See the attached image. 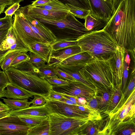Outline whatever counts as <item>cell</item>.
I'll use <instances>...</instances> for the list:
<instances>
[{
    "mask_svg": "<svg viewBox=\"0 0 135 135\" xmlns=\"http://www.w3.org/2000/svg\"><path fill=\"white\" fill-rule=\"evenodd\" d=\"M124 0H113V13L115 12L121 3Z\"/></svg>",
    "mask_w": 135,
    "mask_h": 135,
    "instance_id": "cell-54",
    "label": "cell"
},
{
    "mask_svg": "<svg viewBox=\"0 0 135 135\" xmlns=\"http://www.w3.org/2000/svg\"><path fill=\"white\" fill-rule=\"evenodd\" d=\"M81 52L80 47L78 45L56 51L51 50L47 64L55 67L65 59Z\"/></svg>",
    "mask_w": 135,
    "mask_h": 135,
    "instance_id": "cell-15",
    "label": "cell"
},
{
    "mask_svg": "<svg viewBox=\"0 0 135 135\" xmlns=\"http://www.w3.org/2000/svg\"><path fill=\"white\" fill-rule=\"evenodd\" d=\"M126 50L119 46L111 60L114 71L115 84L122 85Z\"/></svg>",
    "mask_w": 135,
    "mask_h": 135,
    "instance_id": "cell-17",
    "label": "cell"
},
{
    "mask_svg": "<svg viewBox=\"0 0 135 135\" xmlns=\"http://www.w3.org/2000/svg\"><path fill=\"white\" fill-rule=\"evenodd\" d=\"M11 83L4 71L0 73V88L4 89Z\"/></svg>",
    "mask_w": 135,
    "mask_h": 135,
    "instance_id": "cell-45",
    "label": "cell"
},
{
    "mask_svg": "<svg viewBox=\"0 0 135 135\" xmlns=\"http://www.w3.org/2000/svg\"><path fill=\"white\" fill-rule=\"evenodd\" d=\"M121 85L115 84L112 88V94L106 110L104 112L110 115L117 107L122 96Z\"/></svg>",
    "mask_w": 135,
    "mask_h": 135,
    "instance_id": "cell-23",
    "label": "cell"
},
{
    "mask_svg": "<svg viewBox=\"0 0 135 135\" xmlns=\"http://www.w3.org/2000/svg\"><path fill=\"white\" fill-rule=\"evenodd\" d=\"M50 44L41 42H33L30 45V52L44 59L47 62L51 51Z\"/></svg>",
    "mask_w": 135,
    "mask_h": 135,
    "instance_id": "cell-21",
    "label": "cell"
},
{
    "mask_svg": "<svg viewBox=\"0 0 135 135\" xmlns=\"http://www.w3.org/2000/svg\"><path fill=\"white\" fill-rule=\"evenodd\" d=\"M49 123L48 117L39 124L31 128L27 135H49Z\"/></svg>",
    "mask_w": 135,
    "mask_h": 135,
    "instance_id": "cell-27",
    "label": "cell"
},
{
    "mask_svg": "<svg viewBox=\"0 0 135 135\" xmlns=\"http://www.w3.org/2000/svg\"><path fill=\"white\" fill-rule=\"evenodd\" d=\"M79 72L85 80L95 87L97 94L111 89L115 85L111 60L93 59L85 65Z\"/></svg>",
    "mask_w": 135,
    "mask_h": 135,
    "instance_id": "cell-3",
    "label": "cell"
},
{
    "mask_svg": "<svg viewBox=\"0 0 135 135\" xmlns=\"http://www.w3.org/2000/svg\"><path fill=\"white\" fill-rule=\"evenodd\" d=\"M5 104L11 110L24 109L30 106L31 102L28 101V99H6L3 98Z\"/></svg>",
    "mask_w": 135,
    "mask_h": 135,
    "instance_id": "cell-28",
    "label": "cell"
},
{
    "mask_svg": "<svg viewBox=\"0 0 135 135\" xmlns=\"http://www.w3.org/2000/svg\"><path fill=\"white\" fill-rule=\"evenodd\" d=\"M20 6L19 3H15L11 5L4 12L6 16L12 17L13 15L19 8Z\"/></svg>",
    "mask_w": 135,
    "mask_h": 135,
    "instance_id": "cell-46",
    "label": "cell"
},
{
    "mask_svg": "<svg viewBox=\"0 0 135 135\" xmlns=\"http://www.w3.org/2000/svg\"><path fill=\"white\" fill-rule=\"evenodd\" d=\"M13 3V4L16 3H19L23 1L24 0H10Z\"/></svg>",
    "mask_w": 135,
    "mask_h": 135,
    "instance_id": "cell-61",
    "label": "cell"
},
{
    "mask_svg": "<svg viewBox=\"0 0 135 135\" xmlns=\"http://www.w3.org/2000/svg\"><path fill=\"white\" fill-rule=\"evenodd\" d=\"M66 85H52L55 91L62 94L75 97H83L87 101L96 96L97 92L85 84L77 81H68Z\"/></svg>",
    "mask_w": 135,
    "mask_h": 135,
    "instance_id": "cell-9",
    "label": "cell"
},
{
    "mask_svg": "<svg viewBox=\"0 0 135 135\" xmlns=\"http://www.w3.org/2000/svg\"><path fill=\"white\" fill-rule=\"evenodd\" d=\"M93 59L88 53L83 51L70 56L57 65L69 66L85 65Z\"/></svg>",
    "mask_w": 135,
    "mask_h": 135,
    "instance_id": "cell-19",
    "label": "cell"
},
{
    "mask_svg": "<svg viewBox=\"0 0 135 135\" xmlns=\"http://www.w3.org/2000/svg\"><path fill=\"white\" fill-rule=\"evenodd\" d=\"M90 8V14L96 19L107 21L113 13V0H88Z\"/></svg>",
    "mask_w": 135,
    "mask_h": 135,
    "instance_id": "cell-12",
    "label": "cell"
},
{
    "mask_svg": "<svg viewBox=\"0 0 135 135\" xmlns=\"http://www.w3.org/2000/svg\"><path fill=\"white\" fill-rule=\"evenodd\" d=\"M49 135H80L86 124L92 120L88 117H69L52 113L48 116Z\"/></svg>",
    "mask_w": 135,
    "mask_h": 135,
    "instance_id": "cell-7",
    "label": "cell"
},
{
    "mask_svg": "<svg viewBox=\"0 0 135 135\" xmlns=\"http://www.w3.org/2000/svg\"><path fill=\"white\" fill-rule=\"evenodd\" d=\"M112 92V88L96 94V98L100 112L104 113L106 110L110 99Z\"/></svg>",
    "mask_w": 135,
    "mask_h": 135,
    "instance_id": "cell-26",
    "label": "cell"
},
{
    "mask_svg": "<svg viewBox=\"0 0 135 135\" xmlns=\"http://www.w3.org/2000/svg\"><path fill=\"white\" fill-rule=\"evenodd\" d=\"M34 98L30 102L33 106H40L45 105L46 100L45 97L37 95H33Z\"/></svg>",
    "mask_w": 135,
    "mask_h": 135,
    "instance_id": "cell-43",
    "label": "cell"
},
{
    "mask_svg": "<svg viewBox=\"0 0 135 135\" xmlns=\"http://www.w3.org/2000/svg\"><path fill=\"white\" fill-rule=\"evenodd\" d=\"M57 100L63 102V103H64L68 104L74 105L73 103L70 100L64 97L61 99Z\"/></svg>",
    "mask_w": 135,
    "mask_h": 135,
    "instance_id": "cell-57",
    "label": "cell"
},
{
    "mask_svg": "<svg viewBox=\"0 0 135 135\" xmlns=\"http://www.w3.org/2000/svg\"><path fill=\"white\" fill-rule=\"evenodd\" d=\"M45 79L51 85L61 86L68 84V80L58 78H48Z\"/></svg>",
    "mask_w": 135,
    "mask_h": 135,
    "instance_id": "cell-42",
    "label": "cell"
},
{
    "mask_svg": "<svg viewBox=\"0 0 135 135\" xmlns=\"http://www.w3.org/2000/svg\"><path fill=\"white\" fill-rule=\"evenodd\" d=\"M78 101L80 105H87V102L85 99L83 97H78Z\"/></svg>",
    "mask_w": 135,
    "mask_h": 135,
    "instance_id": "cell-56",
    "label": "cell"
},
{
    "mask_svg": "<svg viewBox=\"0 0 135 135\" xmlns=\"http://www.w3.org/2000/svg\"><path fill=\"white\" fill-rule=\"evenodd\" d=\"M14 15L12 29L16 41L15 51L25 53L30 51V45L33 42L49 44L32 30L18 9Z\"/></svg>",
    "mask_w": 135,
    "mask_h": 135,
    "instance_id": "cell-6",
    "label": "cell"
},
{
    "mask_svg": "<svg viewBox=\"0 0 135 135\" xmlns=\"http://www.w3.org/2000/svg\"><path fill=\"white\" fill-rule=\"evenodd\" d=\"M12 27L9 30L7 37L0 46V50L1 51L10 49L11 47L16 43V39L12 31Z\"/></svg>",
    "mask_w": 135,
    "mask_h": 135,
    "instance_id": "cell-36",
    "label": "cell"
},
{
    "mask_svg": "<svg viewBox=\"0 0 135 135\" xmlns=\"http://www.w3.org/2000/svg\"><path fill=\"white\" fill-rule=\"evenodd\" d=\"M28 55L26 53L21 52L13 60L10 67L15 68L21 63L28 60Z\"/></svg>",
    "mask_w": 135,
    "mask_h": 135,
    "instance_id": "cell-41",
    "label": "cell"
},
{
    "mask_svg": "<svg viewBox=\"0 0 135 135\" xmlns=\"http://www.w3.org/2000/svg\"><path fill=\"white\" fill-rule=\"evenodd\" d=\"M76 41L81 52H86L94 59L100 60H111L119 46L103 29L84 35Z\"/></svg>",
    "mask_w": 135,
    "mask_h": 135,
    "instance_id": "cell-2",
    "label": "cell"
},
{
    "mask_svg": "<svg viewBox=\"0 0 135 135\" xmlns=\"http://www.w3.org/2000/svg\"><path fill=\"white\" fill-rule=\"evenodd\" d=\"M10 29L0 30V46L2 42L7 37Z\"/></svg>",
    "mask_w": 135,
    "mask_h": 135,
    "instance_id": "cell-50",
    "label": "cell"
},
{
    "mask_svg": "<svg viewBox=\"0 0 135 135\" xmlns=\"http://www.w3.org/2000/svg\"><path fill=\"white\" fill-rule=\"evenodd\" d=\"M62 94L64 97L70 100L73 103L74 105H80L78 101V97L64 94Z\"/></svg>",
    "mask_w": 135,
    "mask_h": 135,
    "instance_id": "cell-51",
    "label": "cell"
},
{
    "mask_svg": "<svg viewBox=\"0 0 135 135\" xmlns=\"http://www.w3.org/2000/svg\"><path fill=\"white\" fill-rule=\"evenodd\" d=\"M65 4L69 9V13L77 18L85 19L90 13V10L80 8L68 4Z\"/></svg>",
    "mask_w": 135,
    "mask_h": 135,
    "instance_id": "cell-35",
    "label": "cell"
},
{
    "mask_svg": "<svg viewBox=\"0 0 135 135\" xmlns=\"http://www.w3.org/2000/svg\"><path fill=\"white\" fill-rule=\"evenodd\" d=\"M100 120H89L85 124L84 128L81 132L80 135L100 134L101 129Z\"/></svg>",
    "mask_w": 135,
    "mask_h": 135,
    "instance_id": "cell-25",
    "label": "cell"
},
{
    "mask_svg": "<svg viewBox=\"0 0 135 135\" xmlns=\"http://www.w3.org/2000/svg\"><path fill=\"white\" fill-rule=\"evenodd\" d=\"M29 16L37 20L50 30L56 37L57 41L76 40L84 35L91 32L85 28L84 23L79 21L70 13L64 18L59 20H50L37 15Z\"/></svg>",
    "mask_w": 135,
    "mask_h": 135,
    "instance_id": "cell-4",
    "label": "cell"
},
{
    "mask_svg": "<svg viewBox=\"0 0 135 135\" xmlns=\"http://www.w3.org/2000/svg\"><path fill=\"white\" fill-rule=\"evenodd\" d=\"M6 7L5 6L0 5V15L3 12Z\"/></svg>",
    "mask_w": 135,
    "mask_h": 135,
    "instance_id": "cell-59",
    "label": "cell"
},
{
    "mask_svg": "<svg viewBox=\"0 0 135 135\" xmlns=\"http://www.w3.org/2000/svg\"><path fill=\"white\" fill-rule=\"evenodd\" d=\"M18 9L27 15H37L51 20L63 19L69 13L66 11H50L35 7H32L29 5L21 7Z\"/></svg>",
    "mask_w": 135,
    "mask_h": 135,
    "instance_id": "cell-13",
    "label": "cell"
},
{
    "mask_svg": "<svg viewBox=\"0 0 135 135\" xmlns=\"http://www.w3.org/2000/svg\"><path fill=\"white\" fill-rule=\"evenodd\" d=\"M10 83L26 90L34 95L46 98L52 89V85L35 71H23L10 67L4 71Z\"/></svg>",
    "mask_w": 135,
    "mask_h": 135,
    "instance_id": "cell-5",
    "label": "cell"
},
{
    "mask_svg": "<svg viewBox=\"0 0 135 135\" xmlns=\"http://www.w3.org/2000/svg\"><path fill=\"white\" fill-rule=\"evenodd\" d=\"M4 90L3 97L7 99L20 100L28 99L34 95L30 92L22 88L14 86L11 84Z\"/></svg>",
    "mask_w": 135,
    "mask_h": 135,
    "instance_id": "cell-18",
    "label": "cell"
},
{
    "mask_svg": "<svg viewBox=\"0 0 135 135\" xmlns=\"http://www.w3.org/2000/svg\"><path fill=\"white\" fill-rule=\"evenodd\" d=\"M85 65H80L69 66H64L57 65L56 66L69 74L76 81L81 82L93 89L97 93V91L95 87L85 80L79 72L80 70Z\"/></svg>",
    "mask_w": 135,
    "mask_h": 135,
    "instance_id": "cell-20",
    "label": "cell"
},
{
    "mask_svg": "<svg viewBox=\"0 0 135 135\" xmlns=\"http://www.w3.org/2000/svg\"><path fill=\"white\" fill-rule=\"evenodd\" d=\"M53 0H36L32 2V3L30 4V6L32 7H36L37 6L44 5L47 4Z\"/></svg>",
    "mask_w": 135,
    "mask_h": 135,
    "instance_id": "cell-49",
    "label": "cell"
},
{
    "mask_svg": "<svg viewBox=\"0 0 135 135\" xmlns=\"http://www.w3.org/2000/svg\"><path fill=\"white\" fill-rule=\"evenodd\" d=\"M21 52L13 51L8 54L0 64V67L3 71H5L10 67V65L16 57Z\"/></svg>",
    "mask_w": 135,
    "mask_h": 135,
    "instance_id": "cell-38",
    "label": "cell"
},
{
    "mask_svg": "<svg viewBox=\"0 0 135 135\" xmlns=\"http://www.w3.org/2000/svg\"><path fill=\"white\" fill-rule=\"evenodd\" d=\"M2 71H1V69L0 68V73H1Z\"/></svg>",
    "mask_w": 135,
    "mask_h": 135,
    "instance_id": "cell-62",
    "label": "cell"
},
{
    "mask_svg": "<svg viewBox=\"0 0 135 135\" xmlns=\"http://www.w3.org/2000/svg\"><path fill=\"white\" fill-rule=\"evenodd\" d=\"M13 4L12 2L10 0H0V5L7 6L11 5Z\"/></svg>",
    "mask_w": 135,
    "mask_h": 135,
    "instance_id": "cell-55",
    "label": "cell"
},
{
    "mask_svg": "<svg viewBox=\"0 0 135 135\" xmlns=\"http://www.w3.org/2000/svg\"><path fill=\"white\" fill-rule=\"evenodd\" d=\"M135 119L122 122L118 124L110 135H135Z\"/></svg>",
    "mask_w": 135,
    "mask_h": 135,
    "instance_id": "cell-22",
    "label": "cell"
},
{
    "mask_svg": "<svg viewBox=\"0 0 135 135\" xmlns=\"http://www.w3.org/2000/svg\"><path fill=\"white\" fill-rule=\"evenodd\" d=\"M28 61L35 67L39 69L44 66L46 62V61L31 52L30 51L28 55Z\"/></svg>",
    "mask_w": 135,
    "mask_h": 135,
    "instance_id": "cell-39",
    "label": "cell"
},
{
    "mask_svg": "<svg viewBox=\"0 0 135 135\" xmlns=\"http://www.w3.org/2000/svg\"><path fill=\"white\" fill-rule=\"evenodd\" d=\"M38 75L45 79L48 78H58L54 67L48 64L38 69Z\"/></svg>",
    "mask_w": 135,
    "mask_h": 135,
    "instance_id": "cell-32",
    "label": "cell"
},
{
    "mask_svg": "<svg viewBox=\"0 0 135 135\" xmlns=\"http://www.w3.org/2000/svg\"><path fill=\"white\" fill-rule=\"evenodd\" d=\"M135 92L134 89L121 107L109 116V119L102 129L100 135H110L119 124L135 119Z\"/></svg>",
    "mask_w": 135,
    "mask_h": 135,
    "instance_id": "cell-8",
    "label": "cell"
},
{
    "mask_svg": "<svg viewBox=\"0 0 135 135\" xmlns=\"http://www.w3.org/2000/svg\"><path fill=\"white\" fill-rule=\"evenodd\" d=\"M31 128L18 117L8 115L0 118V135H27Z\"/></svg>",
    "mask_w": 135,
    "mask_h": 135,
    "instance_id": "cell-10",
    "label": "cell"
},
{
    "mask_svg": "<svg viewBox=\"0 0 135 135\" xmlns=\"http://www.w3.org/2000/svg\"><path fill=\"white\" fill-rule=\"evenodd\" d=\"M96 96L87 101V105L89 106L91 109L100 113Z\"/></svg>",
    "mask_w": 135,
    "mask_h": 135,
    "instance_id": "cell-47",
    "label": "cell"
},
{
    "mask_svg": "<svg viewBox=\"0 0 135 135\" xmlns=\"http://www.w3.org/2000/svg\"><path fill=\"white\" fill-rule=\"evenodd\" d=\"M52 113L69 117H88L94 120L87 113L79 109L76 105L69 104L56 100L46 99Z\"/></svg>",
    "mask_w": 135,
    "mask_h": 135,
    "instance_id": "cell-11",
    "label": "cell"
},
{
    "mask_svg": "<svg viewBox=\"0 0 135 135\" xmlns=\"http://www.w3.org/2000/svg\"><path fill=\"white\" fill-rule=\"evenodd\" d=\"M103 29L131 55L135 62V0L122 2Z\"/></svg>",
    "mask_w": 135,
    "mask_h": 135,
    "instance_id": "cell-1",
    "label": "cell"
},
{
    "mask_svg": "<svg viewBox=\"0 0 135 135\" xmlns=\"http://www.w3.org/2000/svg\"><path fill=\"white\" fill-rule=\"evenodd\" d=\"M62 3L69 4L78 8L90 10V8L88 0H57Z\"/></svg>",
    "mask_w": 135,
    "mask_h": 135,
    "instance_id": "cell-37",
    "label": "cell"
},
{
    "mask_svg": "<svg viewBox=\"0 0 135 135\" xmlns=\"http://www.w3.org/2000/svg\"><path fill=\"white\" fill-rule=\"evenodd\" d=\"M48 116H25L18 117L27 126L32 127L41 123L47 118Z\"/></svg>",
    "mask_w": 135,
    "mask_h": 135,
    "instance_id": "cell-31",
    "label": "cell"
},
{
    "mask_svg": "<svg viewBox=\"0 0 135 135\" xmlns=\"http://www.w3.org/2000/svg\"><path fill=\"white\" fill-rule=\"evenodd\" d=\"M135 67L133 68L131 73L130 81L124 93L122 94L120 101L124 103L126 99L135 89Z\"/></svg>",
    "mask_w": 135,
    "mask_h": 135,
    "instance_id": "cell-33",
    "label": "cell"
},
{
    "mask_svg": "<svg viewBox=\"0 0 135 135\" xmlns=\"http://www.w3.org/2000/svg\"><path fill=\"white\" fill-rule=\"evenodd\" d=\"M5 89L0 88V98L3 97V94Z\"/></svg>",
    "mask_w": 135,
    "mask_h": 135,
    "instance_id": "cell-60",
    "label": "cell"
},
{
    "mask_svg": "<svg viewBox=\"0 0 135 135\" xmlns=\"http://www.w3.org/2000/svg\"><path fill=\"white\" fill-rule=\"evenodd\" d=\"M13 51L10 49L5 51H1L0 50V64L8 54Z\"/></svg>",
    "mask_w": 135,
    "mask_h": 135,
    "instance_id": "cell-52",
    "label": "cell"
},
{
    "mask_svg": "<svg viewBox=\"0 0 135 135\" xmlns=\"http://www.w3.org/2000/svg\"><path fill=\"white\" fill-rule=\"evenodd\" d=\"M20 10L22 13L26 20L35 33L39 35L50 44L57 41V38L54 34L43 24L34 18L26 15Z\"/></svg>",
    "mask_w": 135,
    "mask_h": 135,
    "instance_id": "cell-14",
    "label": "cell"
},
{
    "mask_svg": "<svg viewBox=\"0 0 135 135\" xmlns=\"http://www.w3.org/2000/svg\"><path fill=\"white\" fill-rule=\"evenodd\" d=\"M64 97L62 94L54 91L52 89L46 99L52 100H58Z\"/></svg>",
    "mask_w": 135,
    "mask_h": 135,
    "instance_id": "cell-48",
    "label": "cell"
},
{
    "mask_svg": "<svg viewBox=\"0 0 135 135\" xmlns=\"http://www.w3.org/2000/svg\"><path fill=\"white\" fill-rule=\"evenodd\" d=\"M9 112V111H7L0 113V118L8 115Z\"/></svg>",
    "mask_w": 135,
    "mask_h": 135,
    "instance_id": "cell-58",
    "label": "cell"
},
{
    "mask_svg": "<svg viewBox=\"0 0 135 135\" xmlns=\"http://www.w3.org/2000/svg\"><path fill=\"white\" fill-rule=\"evenodd\" d=\"M35 7L51 11L69 12V9L66 4L57 0H53L51 2L47 4L37 6Z\"/></svg>",
    "mask_w": 135,
    "mask_h": 135,
    "instance_id": "cell-29",
    "label": "cell"
},
{
    "mask_svg": "<svg viewBox=\"0 0 135 135\" xmlns=\"http://www.w3.org/2000/svg\"><path fill=\"white\" fill-rule=\"evenodd\" d=\"M57 75L59 78L68 81H76L72 77L66 72L62 71L58 67H55Z\"/></svg>",
    "mask_w": 135,
    "mask_h": 135,
    "instance_id": "cell-44",
    "label": "cell"
},
{
    "mask_svg": "<svg viewBox=\"0 0 135 135\" xmlns=\"http://www.w3.org/2000/svg\"><path fill=\"white\" fill-rule=\"evenodd\" d=\"M13 20L12 17L6 16L0 18V30L9 29L12 26Z\"/></svg>",
    "mask_w": 135,
    "mask_h": 135,
    "instance_id": "cell-40",
    "label": "cell"
},
{
    "mask_svg": "<svg viewBox=\"0 0 135 135\" xmlns=\"http://www.w3.org/2000/svg\"><path fill=\"white\" fill-rule=\"evenodd\" d=\"M129 53L126 52L124 62V69L121 85V92L123 94L126 89L129 68L131 62Z\"/></svg>",
    "mask_w": 135,
    "mask_h": 135,
    "instance_id": "cell-30",
    "label": "cell"
},
{
    "mask_svg": "<svg viewBox=\"0 0 135 135\" xmlns=\"http://www.w3.org/2000/svg\"><path fill=\"white\" fill-rule=\"evenodd\" d=\"M85 19L84 24L85 28L91 32L98 31L101 28H103L108 22L105 20L96 19L90 14Z\"/></svg>",
    "mask_w": 135,
    "mask_h": 135,
    "instance_id": "cell-24",
    "label": "cell"
},
{
    "mask_svg": "<svg viewBox=\"0 0 135 135\" xmlns=\"http://www.w3.org/2000/svg\"><path fill=\"white\" fill-rule=\"evenodd\" d=\"M77 45L76 40H62L53 42L50 44V46L51 50L56 51Z\"/></svg>",
    "mask_w": 135,
    "mask_h": 135,
    "instance_id": "cell-34",
    "label": "cell"
},
{
    "mask_svg": "<svg viewBox=\"0 0 135 135\" xmlns=\"http://www.w3.org/2000/svg\"><path fill=\"white\" fill-rule=\"evenodd\" d=\"M52 113L46 102L45 105L42 106H31L23 109L11 110L8 115L18 117L25 116L48 117Z\"/></svg>",
    "mask_w": 135,
    "mask_h": 135,
    "instance_id": "cell-16",
    "label": "cell"
},
{
    "mask_svg": "<svg viewBox=\"0 0 135 135\" xmlns=\"http://www.w3.org/2000/svg\"><path fill=\"white\" fill-rule=\"evenodd\" d=\"M11 110L5 104L0 101V113L10 111Z\"/></svg>",
    "mask_w": 135,
    "mask_h": 135,
    "instance_id": "cell-53",
    "label": "cell"
}]
</instances>
